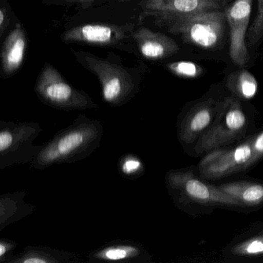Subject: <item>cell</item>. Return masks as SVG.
Instances as JSON below:
<instances>
[{"label": "cell", "mask_w": 263, "mask_h": 263, "mask_svg": "<svg viewBox=\"0 0 263 263\" xmlns=\"http://www.w3.org/2000/svg\"><path fill=\"white\" fill-rule=\"evenodd\" d=\"M221 101L209 98L189 107L180 115L177 122L178 138L185 150L194 147L199 138L211 127Z\"/></svg>", "instance_id": "9c48e42d"}, {"label": "cell", "mask_w": 263, "mask_h": 263, "mask_svg": "<svg viewBox=\"0 0 263 263\" xmlns=\"http://www.w3.org/2000/svg\"><path fill=\"white\" fill-rule=\"evenodd\" d=\"M35 92L43 104L57 110L70 111L98 107L87 93L68 84L50 64H46L41 70Z\"/></svg>", "instance_id": "52a82bcc"}, {"label": "cell", "mask_w": 263, "mask_h": 263, "mask_svg": "<svg viewBox=\"0 0 263 263\" xmlns=\"http://www.w3.org/2000/svg\"><path fill=\"white\" fill-rule=\"evenodd\" d=\"M227 0H143L141 18L157 14H192L218 10Z\"/></svg>", "instance_id": "4fadbf2b"}, {"label": "cell", "mask_w": 263, "mask_h": 263, "mask_svg": "<svg viewBox=\"0 0 263 263\" xmlns=\"http://www.w3.org/2000/svg\"><path fill=\"white\" fill-rule=\"evenodd\" d=\"M249 125L250 118L238 98H224L212 125L194 146V154L205 155L215 149L240 143L246 139Z\"/></svg>", "instance_id": "277c9868"}, {"label": "cell", "mask_w": 263, "mask_h": 263, "mask_svg": "<svg viewBox=\"0 0 263 263\" xmlns=\"http://www.w3.org/2000/svg\"><path fill=\"white\" fill-rule=\"evenodd\" d=\"M134 24L117 25L91 24L73 27L64 32L61 39L67 44H88L97 46H115L127 38L132 37Z\"/></svg>", "instance_id": "30bf717a"}, {"label": "cell", "mask_w": 263, "mask_h": 263, "mask_svg": "<svg viewBox=\"0 0 263 263\" xmlns=\"http://www.w3.org/2000/svg\"><path fill=\"white\" fill-rule=\"evenodd\" d=\"M81 258L74 252L46 246H27L14 255L10 263H78Z\"/></svg>", "instance_id": "2e32d148"}, {"label": "cell", "mask_w": 263, "mask_h": 263, "mask_svg": "<svg viewBox=\"0 0 263 263\" xmlns=\"http://www.w3.org/2000/svg\"><path fill=\"white\" fill-rule=\"evenodd\" d=\"M218 187L238 200L244 208L258 207L263 204V182L261 181H231Z\"/></svg>", "instance_id": "ac0fdd59"}, {"label": "cell", "mask_w": 263, "mask_h": 263, "mask_svg": "<svg viewBox=\"0 0 263 263\" xmlns=\"http://www.w3.org/2000/svg\"><path fill=\"white\" fill-rule=\"evenodd\" d=\"M253 136L234 145L205 154L200 161L198 172L205 180H218L246 171L252 156Z\"/></svg>", "instance_id": "ba28073f"}, {"label": "cell", "mask_w": 263, "mask_h": 263, "mask_svg": "<svg viewBox=\"0 0 263 263\" xmlns=\"http://www.w3.org/2000/svg\"><path fill=\"white\" fill-rule=\"evenodd\" d=\"M252 6V0H235L226 11L230 29L229 54L235 65H246L249 60L246 40Z\"/></svg>", "instance_id": "8fae6325"}, {"label": "cell", "mask_w": 263, "mask_h": 263, "mask_svg": "<svg viewBox=\"0 0 263 263\" xmlns=\"http://www.w3.org/2000/svg\"><path fill=\"white\" fill-rule=\"evenodd\" d=\"M43 128L31 121H0V170L31 163L42 145L34 144Z\"/></svg>", "instance_id": "8992f818"}, {"label": "cell", "mask_w": 263, "mask_h": 263, "mask_svg": "<svg viewBox=\"0 0 263 263\" xmlns=\"http://www.w3.org/2000/svg\"><path fill=\"white\" fill-rule=\"evenodd\" d=\"M25 192L6 193L0 197V231L24 219L34 212L36 207L26 202Z\"/></svg>", "instance_id": "e0dca14e"}, {"label": "cell", "mask_w": 263, "mask_h": 263, "mask_svg": "<svg viewBox=\"0 0 263 263\" xmlns=\"http://www.w3.org/2000/svg\"><path fill=\"white\" fill-rule=\"evenodd\" d=\"M17 246V243L9 238L0 239V262L10 263L14 255L13 252Z\"/></svg>", "instance_id": "d4e9b609"}, {"label": "cell", "mask_w": 263, "mask_h": 263, "mask_svg": "<svg viewBox=\"0 0 263 263\" xmlns=\"http://www.w3.org/2000/svg\"><path fill=\"white\" fill-rule=\"evenodd\" d=\"M67 1H68V2L76 3V4L82 6L83 7L87 8V7H90V6L93 4L95 0H67Z\"/></svg>", "instance_id": "4316f807"}, {"label": "cell", "mask_w": 263, "mask_h": 263, "mask_svg": "<svg viewBox=\"0 0 263 263\" xmlns=\"http://www.w3.org/2000/svg\"><path fill=\"white\" fill-rule=\"evenodd\" d=\"M228 88L237 98L250 99L257 92V81L247 70H241L230 74L228 78Z\"/></svg>", "instance_id": "d6986e66"}, {"label": "cell", "mask_w": 263, "mask_h": 263, "mask_svg": "<svg viewBox=\"0 0 263 263\" xmlns=\"http://www.w3.org/2000/svg\"><path fill=\"white\" fill-rule=\"evenodd\" d=\"M228 254L234 257L253 258L263 255V230L231 245Z\"/></svg>", "instance_id": "ffe728a7"}, {"label": "cell", "mask_w": 263, "mask_h": 263, "mask_svg": "<svg viewBox=\"0 0 263 263\" xmlns=\"http://www.w3.org/2000/svg\"><path fill=\"white\" fill-rule=\"evenodd\" d=\"M138 49L144 58L160 60L169 58L178 51V44L163 33L141 27L132 33Z\"/></svg>", "instance_id": "5bb4252c"}, {"label": "cell", "mask_w": 263, "mask_h": 263, "mask_svg": "<svg viewBox=\"0 0 263 263\" xmlns=\"http://www.w3.org/2000/svg\"><path fill=\"white\" fill-rule=\"evenodd\" d=\"M165 184L175 205L187 212L192 205L234 210L244 208L238 200L221 191L218 186L209 184L191 168L169 171L165 175Z\"/></svg>", "instance_id": "7a4b0ae2"}, {"label": "cell", "mask_w": 263, "mask_h": 263, "mask_svg": "<svg viewBox=\"0 0 263 263\" xmlns=\"http://www.w3.org/2000/svg\"><path fill=\"white\" fill-rule=\"evenodd\" d=\"M263 36V0H258L256 16L248 32L247 44L256 45Z\"/></svg>", "instance_id": "7402d4cb"}, {"label": "cell", "mask_w": 263, "mask_h": 263, "mask_svg": "<svg viewBox=\"0 0 263 263\" xmlns=\"http://www.w3.org/2000/svg\"><path fill=\"white\" fill-rule=\"evenodd\" d=\"M169 70L183 78H194L200 76L202 73V69L195 63L189 61H178L167 65Z\"/></svg>", "instance_id": "603a6c76"}, {"label": "cell", "mask_w": 263, "mask_h": 263, "mask_svg": "<svg viewBox=\"0 0 263 263\" xmlns=\"http://www.w3.org/2000/svg\"><path fill=\"white\" fill-rule=\"evenodd\" d=\"M155 24L184 42L204 49L218 47L224 38L226 11L210 10L192 14H157Z\"/></svg>", "instance_id": "3957f363"}, {"label": "cell", "mask_w": 263, "mask_h": 263, "mask_svg": "<svg viewBox=\"0 0 263 263\" xmlns=\"http://www.w3.org/2000/svg\"><path fill=\"white\" fill-rule=\"evenodd\" d=\"M7 15L6 14L4 9L0 10V32L1 35L5 31V29L7 27Z\"/></svg>", "instance_id": "484cf974"}, {"label": "cell", "mask_w": 263, "mask_h": 263, "mask_svg": "<svg viewBox=\"0 0 263 263\" xmlns=\"http://www.w3.org/2000/svg\"><path fill=\"white\" fill-rule=\"evenodd\" d=\"M263 158V130L257 135H254L252 141V156L248 161L246 171L253 167Z\"/></svg>", "instance_id": "cb8c5ba5"}, {"label": "cell", "mask_w": 263, "mask_h": 263, "mask_svg": "<svg viewBox=\"0 0 263 263\" xmlns=\"http://www.w3.org/2000/svg\"><path fill=\"white\" fill-rule=\"evenodd\" d=\"M103 135L104 127L101 121L79 115L70 125L57 132L42 144L31 162L32 167L41 171L86 159L100 147Z\"/></svg>", "instance_id": "6da1fadb"}, {"label": "cell", "mask_w": 263, "mask_h": 263, "mask_svg": "<svg viewBox=\"0 0 263 263\" xmlns=\"http://www.w3.org/2000/svg\"><path fill=\"white\" fill-rule=\"evenodd\" d=\"M87 261L98 262L151 263L152 256L143 245L129 239H116L89 253Z\"/></svg>", "instance_id": "7c38bea8"}, {"label": "cell", "mask_w": 263, "mask_h": 263, "mask_svg": "<svg viewBox=\"0 0 263 263\" xmlns=\"http://www.w3.org/2000/svg\"><path fill=\"white\" fill-rule=\"evenodd\" d=\"M78 62L98 77L104 101L111 107L127 104L138 90L139 81L127 69L84 52H74Z\"/></svg>", "instance_id": "5b68a950"}, {"label": "cell", "mask_w": 263, "mask_h": 263, "mask_svg": "<svg viewBox=\"0 0 263 263\" xmlns=\"http://www.w3.org/2000/svg\"><path fill=\"white\" fill-rule=\"evenodd\" d=\"M118 172L123 178L138 179L144 175V164L139 157L134 154H127L118 161Z\"/></svg>", "instance_id": "44dd1931"}, {"label": "cell", "mask_w": 263, "mask_h": 263, "mask_svg": "<svg viewBox=\"0 0 263 263\" xmlns=\"http://www.w3.org/2000/svg\"><path fill=\"white\" fill-rule=\"evenodd\" d=\"M27 47L26 33L21 25L10 32L2 47V67L6 76L16 73L24 62Z\"/></svg>", "instance_id": "9a60e30c"}]
</instances>
